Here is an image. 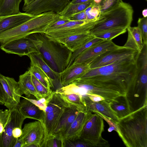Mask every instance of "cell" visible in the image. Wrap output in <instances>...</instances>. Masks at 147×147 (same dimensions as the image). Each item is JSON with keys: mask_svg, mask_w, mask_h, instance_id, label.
Instances as JSON below:
<instances>
[{"mask_svg": "<svg viewBox=\"0 0 147 147\" xmlns=\"http://www.w3.org/2000/svg\"><path fill=\"white\" fill-rule=\"evenodd\" d=\"M127 29L128 32L127 39L123 46L140 52L143 48V43L139 28L138 26H130Z\"/></svg>", "mask_w": 147, "mask_h": 147, "instance_id": "obj_27", "label": "cell"}, {"mask_svg": "<svg viewBox=\"0 0 147 147\" xmlns=\"http://www.w3.org/2000/svg\"><path fill=\"white\" fill-rule=\"evenodd\" d=\"M17 108L26 119H33L39 121L41 123L42 122L44 111L25 97H23V99L20 100Z\"/></svg>", "mask_w": 147, "mask_h": 147, "instance_id": "obj_23", "label": "cell"}, {"mask_svg": "<svg viewBox=\"0 0 147 147\" xmlns=\"http://www.w3.org/2000/svg\"><path fill=\"white\" fill-rule=\"evenodd\" d=\"M26 118L17 107L11 111L10 120L0 135V147H13L22 133V126Z\"/></svg>", "mask_w": 147, "mask_h": 147, "instance_id": "obj_9", "label": "cell"}, {"mask_svg": "<svg viewBox=\"0 0 147 147\" xmlns=\"http://www.w3.org/2000/svg\"><path fill=\"white\" fill-rule=\"evenodd\" d=\"M28 70L46 88L49 90H52L49 77L39 67L35 64L31 65Z\"/></svg>", "mask_w": 147, "mask_h": 147, "instance_id": "obj_31", "label": "cell"}, {"mask_svg": "<svg viewBox=\"0 0 147 147\" xmlns=\"http://www.w3.org/2000/svg\"><path fill=\"white\" fill-rule=\"evenodd\" d=\"M24 0V5L23 7L28 5L32 2L36 0Z\"/></svg>", "mask_w": 147, "mask_h": 147, "instance_id": "obj_49", "label": "cell"}, {"mask_svg": "<svg viewBox=\"0 0 147 147\" xmlns=\"http://www.w3.org/2000/svg\"><path fill=\"white\" fill-rule=\"evenodd\" d=\"M72 82L79 87L85 89L86 90L87 94L99 95L103 97L106 101L109 103L113 101L119 96H125L115 90L80 82L76 80Z\"/></svg>", "mask_w": 147, "mask_h": 147, "instance_id": "obj_21", "label": "cell"}, {"mask_svg": "<svg viewBox=\"0 0 147 147\" xmlns=\"http://www.w3.org/2000/svg\"><path fill=\"white\" fill-rule=\"evenodd\" d=\"M11 111L8 109H0V135L10 120Z\"/></svg>", "mask_w": 147, "mask_h": 147, "instance_id": "obj_38", "label": "cell"}, {"mask_svg": "<svg viewBox=\"0 0 147 147\" xmlns=\"http://www.w3.org/2000/svg\"><path fill=\"white\" fill-rule=\"evenodd\" d=\"M127 29L125 28H116L106 30L94 34L92 35L95 37L103 40H111L117 36L125 33Z\"/></svg>", "mask_w": 147, "mask_h": 147, "instance_id": "obj_32", "label": "cell"}, {"mask_svg": "<svg viewBox=\"0 0 147 147\" xmlns=\"http://www.w3.org/2000/svg\"><path fill=\"white\" fill-rule=\"evenodd\" d=\"M142 13L144 17H147V9L146 8L143 10Z\"/></svg>", "mask_w": 147, "mask_h": 147, "instance_id": "obj_50", "label": "cell"}, {"mask_svg": "<svg viewBox=\"0 0 147 147\" xmlns=\"http://www.w3.org/2000/svg\"><path fill=\"white\" fill-rule=\"evenodd\" d=\"M140 52L135 50L121 46L102 53L88 64L90 69L99 67L123 59L137 57Z\"/></svg>", "mask_w": 147, "mask_h": 147, "instance_id": "obj_11", "label": "cell"}, {"mask_svg": "<svg viewBox=\"0 0 147 147\" xmlns=\"http://www.w3.org/2000/svg\"><path fill=\"white\" fill-rule=\"evenodd\" d=\"M53 11L44 12L24 23L0 33V44L4 45L14 40L36 33H45L47 29L60 18Z\"/></svg>", "mask_w": 147, "mask_h": 147, "instance_id": "obj_3", "label": "cell"}, {"mask_svg": "<svg viewBox=\"0 0 147 147\" xmlns=\"http://www.w3.org/2000/svg\"><path fill=\"white\" fill-rule=\"evenodd\" d=\"M86 95L90 99L94 102H97L105 100L104 98L101 96L96 94H87Z\"/></svg>", "mask_w": 147, "mask_h": 147, "instance_id": "obj_45", "label": "cell"}, {"mask_svg": "<svg viewBox=\"0 0 147 147\" xmlns=\"http://www.w3.org/2000/svg\"><path fill=\"white\" fill-rule=\"evenodd\" d=\"M54 93V91L51 95L46 98H42L39 100L33 99V97L34 96L33 95L28 97H25L38 107L40 110L44 111L47 108L48 103L52 98Z\"/></svg>", "mask_w": 147, "mask_h": 147, "instance_id": "obj_36", "label": "cell"}, {"mask_svg": "<svg viewBox=\"0 0 147 147\" xmlns=\"http://www.w3.org/2000/svg\"><path fill=\"white\" fill-rule=\"evenodd\" d=\"M90 69L89 64L86 63L72 64L60 73L61 87L67 85L79 78Z\"/></svg>", "mask_w": 147, "mask_h": 147, "instance_id": "obj_17", "label": "cell"}, {"mask_svg": "<svg viewBox=\"0 0 147 147\" xmlns=\"http://www.w3.org/2000/svg\"><path fill=\"white\" fill-rule=\"evenodd\" d=\"M28 56L31 61V65L35 64L39 67L49 77L52 86L55 91L61 87L59 81L60 73L53 71L44 59L39 52L31 53Z\"/></svg>", "mask_w": 147, "mask_h": 147, "instance_id": "obj_16", "label": "cell"}, {"mask_svg": "<svg viewBox=\"0 0 147 147\" xmlns=\"http://www.w3.org/2000/svg\"><path fill=\"white\" fill-rule=\"evenodd\" d=\"M42 43L41 40L29 35L1 45L0 48L6 53L28 56L31 53L39 52Z\"/></svg>", "mask_w": 147, "mask_h": 147, "instance_id": "obj_10", "label": "cell"}, {"mask_svg": "<svg viewBox=\"0 0 147 147\" xmlns=\"http://www.w3.org/2000/svg\"><path fill=\"white\" fill-rule=\"evenodd\" d=\"M90 0H72L70 1L72 4H76L86 2Z\"/></svg>", "mask_w": 147, "mask_h": 147, "instance_id": "obj_47", "label": "cell"}, {"mask_svg": "<svg viewBox=\"0 0 147 147\" xmlns=\"http://www.w3.org/2000/svg\"><path fill=\"white\" fill-rule=\"evenodd\" d=\"M93 1L94 5L99 6L100 0H93Z\"/></svg>", "mask_w": 147, "mask_h": 147, "instance_id": "obj_51", "label": "cell"}, {"mask_svg": "<svg viewBox=\"0 0 147 147\" xmlns=\"http://www.w3.org/2000/svg\"><path fill=\"white\" fill-rule=\"evenodd\" d=\"M88 147L90 146L80 138L68 140L64 142L63 147Z\"/></svg>", "mask_w": 147, "mask_h": 147, "instance_id": "obj_40", "label": "cell"}, {"mask_svg": "<svg viewBox=\"0 0 147 147\" xmlns=\"http://www.w3.org/2000/svg\"><path fill=\"white\" fill-rule=\"evenodd\" d=\"M22 0H0V16L19 13V5Z\"/></svg>", "mask_w": 147, "mask_h": 147, "instance_id": "obj_30", "label": "cell"}, {"mask_svg": "<svg viewBox=\"0 0 147 147\" xmlns=\"http://www.w3.org/2000/svg\"><path fill=\"white\" fill-rule=\"evenodd\" d=\"M121 47L116 45L112 40H103L82 52L75 58L72 64L85 63L89 64L102 53Z\"/></svg>", "mask_w": 147, "mask_h": 147, "instance_id": "obj_15", "label": "cell"}, {"mask_svg": "<svg viewBox=\"0 0 147 147\" xmlns=\"http://www.w3.org/2000/svg\"><path fill=\"white\" fill-rule=\"evenodd\" d=\"M87 15V20L96 21L99 19L101 11L99 6L95 5L92 4L85 10Z\"/></svg>", "mask_w": 147, "mask_h": 147, "instance_id": "obj_35", "label": "cell"}, {"mask_svg": "<svg viewBox=\"0 0 147 147\" xmlns=\"http://www.w3.org/2000/svg\"><path fill=\"white\" fill-rule=\"evenodd\" d=\"M23 142L22 141L18 139L15 143L13 147H22Z\"/></svg>", "mask_w": 147, "mask_h": 147, "instance_id": "obj_48", "label": "cell"}, {"mask_svg": "<svg viewBox=\"0 0 147 147\" xmlns=\"http://www.w3.org/2000/svg\"><path fill=\"white\" fill-rule=\"evenodd\" d=\"M122 1V0H100L99 6L101 13L110 10Z\"/></svg>", "mask_w": 147, "mask_h": 147, "instance_id": "obj_37", "label": "cell"}, {"mask_svg": "<svg viewBox=\"0 0 147 147\" xmlns=\"http://www.w3.org/2000/svg\"><path fill=\"white\" fill-rule=\"evenodd\" d=\"M125 96H119L110 103L111 109L119 119L127 116L131 113Z\"/></svg>", "mask_w": 147, "mask_h": 147, "instance_id": "obj_28", "label": "cell"}, {"mask_svg": "<svg viewBox=\"0 0 147 147\" xmlns=\"http://www.w3.org/2000/svg\"><path fill=\"white\" fill-rule=\"evenodd\" d=\"M137 23L138 27L141 32L143 43L147 44V17L139 18Z\"/></svg>", "mask_w": 147, "mask_h": 147, "instance_id": "obj_39", "label": "cell"}, {"mask_svg": "<svg viewBox=\"0 0 147 147\" xmlns=\"http://www.w3.org/2000/svg\"><path fill=\"white\" fill-rule=\"evenodd\" d=\"M0 82L5 94L4 105L11 111L17 107L22 95L18 83L13 78L4 76L0 73Z\"/></svg>", "mask_w": 147, "mask_h": 147, "instance_id": "obj_13", "label": "cell"}, {"mask_svg": "<svg viewBox=\"0 0 147 147\" xmlns=\"http://www.w3.org/2000/svg\"><path fill=\"white\" fill-rule=\"evenodd\" d=\"M79 111L75 109L66 108L52 136L61 140L62 144L63 139L74 121Z\"/></svg>", "mask_w": 147, "mask_h": 147, "instance_id": "obj_19", "label": "cell"}, {"mask_svg": "<svg viewBox=\"0 0 147 147\" xmlns=\"http://www.w3.org/2000/svg\"><path fill=\"white\" fill-rule=\"evenodd\" d=\"M54 92L58 99L65 108L75 109L78 111L87 109L82 96L76 94H65Z\"/></svg>", "mask_w": 147, "mask_h": 147, "instance_id": "obj_24", "label": "cell"}, {"mask_svg": "<svg viewBox=\"0 0 147 147\" xmlns=\"http://www.w3.org/2000/svg\"><path fill=\"white\" fill-rule=\"evenodd\" d=\"M137 57L125 59L110 64L90 69L76 80L115 90L126 95L136 76Z\"/></svg>", "mask_w": 147, "mask_h": 147, "instance_id": "obj_1", "label": "cell"}, {"mask_svg": "<svg viewBox=\"0 0 147 147\" xmlns=\"http://www.w3.org/2000/svg\"><path fill=\"white\" fill-rule=\"evenodd\" d=\"M34 16L21 12L17 14L0 16V33L16 27Z\"/></svg>", "mask_w": 147, "mask_h": 147, "instance_id": "obj_22", "label": "cell"}, {"mask_svg": "<svg viewBox=\"0 0 147 147\" xmlns=\"http://www.w3.org/2000/svg\"><path fill=\"white\" fill-rule=\"evenodd\" d=\"M5 100V94L3 87L0 82V105H3Z\"/></svg>", "mask_w": 147, "mask_h": 147, "instance_id": "obj_46", "label": "cell"}, {"mask_svg": "<svg viewBox=\"0 0 147 147\" xmlns=\"http://www.w3.org/2000/svg\"><path fill=\"white\" fill-rule=\"evenodd\" d=\"M93 113L84 125L79 138L90 147H109L108 142L102 136L104 127L103 119Z\"/></svg>", "mask_w": 147, "mask_h": 147, "instance_id": "obj_6", "label": "cell"}, {"mask_svg": "<svg viewBox=\"0 0 147 147\" xmlns=\"http://www.w3.org/2000/svg\"><path fill=\"white\" fill-rule=\"evenodd\" d=\"M133 13L131 5L122 1L110 10L101 13L100 20L94 26L90 33L92 34L110 29H127L130 26Z\"/></svg>", "mask_w": 147, "mask_h": 147, "instance_id": "obj_5", "label": "cell"}, {"mask_svg": "<svg viewBox=\"0 0 147 147\" xmlns=\"http://www.w3.org/2000/svg\"><path fill=\"white\" fill-rule=\"evenodd\" d=\"M100 20V18L98 20L94 21L70 20L61 26L47 29L45 33L50 38L56 39L79 34L90 33V30Z\"/></svg>", "mask_w": 147, "mask_h": 147, "instance_id": "obj_8", "label": "cell"}, {"mask_svg": "<svg viewBox=\"0 0 147 147\" xmlns=\"http://www.w3.org/2000/svg\"><path fill=\"white\" fill-rule=\"evenodd\" d=\"M92 114V113L88 109L79 111L76 117L63 139L62 147H63L65 141L80 138L84 125Z\"/></svg>", "mask_w": 147, "mask_h": 147, "instance_id": "obj_18", "label": "cell"}, {"mask_svg": "<svg viewBox=\"0 0 147 147\" xmlns=\"http://www.w3.org/2000/svg\"><path fill=\"white\" fill-rule=\"evenodd\" d=\"M66 108L58 99L54 91L52 98L43 112L41 123L44 130V137L42 145L52 136Z\"/></svg>", "mask_w": 147, "mask_h": 147, "instance_id": "obj_7", "label": "cell"}, {"mask_svg": "<svg viewBox=\"0 0 147 147\" xmlns=\"http://www.w3.org/2000/svg\"><path fill=\"white\" fill-rule=\"evenodd\" d=\"M146 1H147V0H146Z\"/></svg>", "mask_w": 147, "mask_h": 147, "instance_id": "obj_52", "label": "cell"}, {"mask_svg": "<svg viewBox=\"0 0 147 147\" xmlns=\"http://www.w3.org/2000/svg\"><path fill=\"white\" fill-rule=\"evenodd\" d=\"M93 3V0H90L84 3L76 4H72L70 1L63 10L58 14L61 17L70 20L74 15L84 11Z\"/></svg>", "mask_w": 147, "mask_h": 147, "instance_id": "obj_29", "label": "cell"}, {"mask_svg": "<svg viewBox=\"0 0 147 147\" xmlns=\"http://www.w3.org/2000/svg\"><path fill=\"white\" fill-rule=\"evenodd\" d=\"M42 147H62V144L61 140L52 136L42 144Z\"/></svg>", "mask_w": 147, "mask_h": 147, "instance_id": "obj_41", "label": "cell"}, {"mask_svg": "<svg viewBox=\"0 0 147 147\" xmlns=\"http://www.w3.org/2000/svg\"><path fill=\"white\" fill-rule=\"evenodd\" d=\"M87 15L84 11L77 13L74 15L70 19L74 21L87 20Z\"/></svg>", "mask_w": 147, "mask_h": 147, "instance_id": "obj_43", "label": "cell"}, {"mask_svg": "<svg viewBox=\"0 0 147 147\" xmlns=\"http://www.w3.org/2000/svg\"><path fill=\"white\" fill-rule=\"evenodd\" d=\"M117 133L127 147H147V105L119 119Z\"/></svg>", "mask_w": 147, "mask_h": 147, "instance_id": "obj_2", "label": "cell"}, {"mask_svg": "<svg viewBox=\"0 0 147 147\" xmlns=\"http://www.w3.org/2000/svg\"><path fill=\"white\" fill-rule=\"evenodd\" d=\"M19 139L23 142L22 147H41L44 140V132L40 122L38 121L25 124Z\"/></svg>", "mask_w": 147, "mask_h": 147, "instance_id": "obj_12", "label": "cell"}, {"mask_svg": "<svg viewBox=\"0 0 147 147\" xmlns=\"http://www.w3.org/2000/svg\"><path fill=\"white\" fill-rule=\"evenodd\" d=\"M71 0H36L30 5L23 7L22 10L33 16L44 12L53 11L58 14Z\"/></svg>", "mask_w": 147, "mask_h": 147, "instance_id": "obj_14", "label": "cell"}, {"mask_svg": "<svg viewBox=\"0 0 147 147\" xmlns=\"http://www.w3.org/2000/svg\"><path fill=\"white\" fill-rule=\"evenodd\" d=\"M70 20L66 18L60 16L59 19L51 25L48 29L57 27L63 25Z\"/></svg>", "mask_w": 147, "mask_h": 147, "instance_id": "obj_44", "label": "cell"}, {"mask_svg": "<svg viewBox=\"0 0 147 147\" xmlns=\"http://www.w3.org/2000/svg\"><path fill=\"white\" fill-rule=\"evenodd\" d=\"M94 36L90 33H86L53 39L62 44L73 52Z\"/></svg>", "mask_w": 147, "mask_h": 147, "instance_id": "obj_25", "label": "cell"}, {"mask_svg": "<svg viewBox=\"0 0 147 147\" xmlns=\"http://www.w3.org/2000/svg\"><path fill=\"white\" fill-rule=\"evenodd\" d=\"M30 35L42 41L39 52L52 70L60 73L67 67L72 51L45 33H36Z\"/></svg>", "mask_w": 147, "mask_h": 147, "instance_id": "obj_4", "label": "cell"}, {"mask_svg": "<svg viewBox=\"0 0 147 147\" xmlns=\"http://www.w3.org/2000/svg\"><path fill=\"white\" fill-rule=\"evenodd\" d=\"M32 79L36 90L42 98H46L53 92V90H49L46 88L32 74Z\"/></svg>", "mask_w": 147, "mask_h": 147, "instance_id": "obj_34", "label": "cell"}, {"mask_svg": "<svg viewBox=\"0 0 147 147\" xmlns=\"http://www.w3.org/2000/svg\"><path fill=\"white\" fill-rule=\"evenodd\" d=\"M103 40L101 39L94 36L72 52L67 67L71 65L75 58L82 52L90 47Z\"/></svg>", "mask_w": 147, "mask_h": 147, "instance_id": "obj_33", "label": "cell"}, {"mask_svg": "<svg viewBox=\"0 0 147 147\" xmlns=\"http://www.w3.org/2000/svg\"><path fill=\"white\" fill-rule=\"evenodd\" d=\"M18 82L22 94H25L26 97L33 95L37 100L42 98L36 90L32 82V74L29 70L19 76Z\"/></svg>", "mask_w": 147, "mask_h": 147, "instance_id": "obj_26", "label": "cell"}, {"mask_svg": "<svg viewBox=\"0 0 147 147\" xmlns=\"http://www.w3.org/2000/svg\"><path fill=\"white\" fill-rule=\"evenodd\" d=\"M93 113H95L100 116H101L103 119L106 121L109 124V127L108 129V131L109 132H111L113 130L116 131L117 133L118 132V128L117 124L112 120L111 119H109L107 117L105 116L100 113L97 112H93Z\"/></svg>", "mask_w": 147, "mask_h": 147, "instance_id": "obj_42", "label": "cell"}, {"mask_svg": "<svg viewBox=\"0 0 147 147\" xmlns=\"http://www.w3.org/2000/svg\"><path fill=\"white\" fill-rule=\"evenodd\" d=\"M86 107L93 113L99 112L116 123L119 119L111 109L110 103L105 100L95 102L91 100L86 95L82 96Z\"/></svg>", "mask_w": 147, "mask_h": 147, "instance_id": "obj_20", "label": "cell"}]
</instances>
